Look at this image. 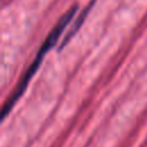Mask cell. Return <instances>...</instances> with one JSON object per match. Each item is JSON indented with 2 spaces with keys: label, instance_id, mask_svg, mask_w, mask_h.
<instances>
[{
  "label": "cell",
  "instance_id": "obj_1",
  "mask_svg": "<svg viewBox=\"0 0 147 147\" xmlns=\"http://www.w3.org/2000/svg\"><path fill=\"white\" fill-rule=\"evenodd\" d=\"M77 9H78L77 6H72L67 13H64V14L62 15V17L59 20V22L55 24V26H54V28L52 29V31L48 33L47 38L45 39L44 44L41 45L40 49L38 51V53H37V55H36L33 62L30 64V67L28 68L26 72L23 75L22 79H21L20 83L17 84V86H16V88L14 90V92L11 93V95H10V96L7 99V101L5 102L3 108H2V119L6 118V116L11 111V109H13L14 106L16 105V102H17V101L21 99V96L24 94V92H25V90H26V87H28L30 80L32 79L33 75L37 72L38 68L40 67L44 56L55 46V44H56L57 40L60 39L61 34L64 32V29L69 25V23L72 21L74 16L76 15Z\"/></svg>",
  "mask_w": 147,
  "mask_h": 147
},
{
  "label": "cell",
  "instance_id": "obj_2",
  "mask_svg": "<svg viewBox=\"0 0 147 147\" xmlns=\"http://www.w3.org/2000/svg\"><path fill=\"white\" fill-rule=\"evenodd\" d=\"M95 1H96V0H91V1H90V3H88V6L85 8V10H84L79 16H78V18L76 20V22H75V23H74V25H72V29H74L75 31H78V30H79V28L82 26V23H83V22H84V20L86 18V16H87L88 11L91 10V8H92V7H93V5L95 3Z\"/></svg>",
  "mask_w": 147,
  "mask_h": 147
}]
</instances>
